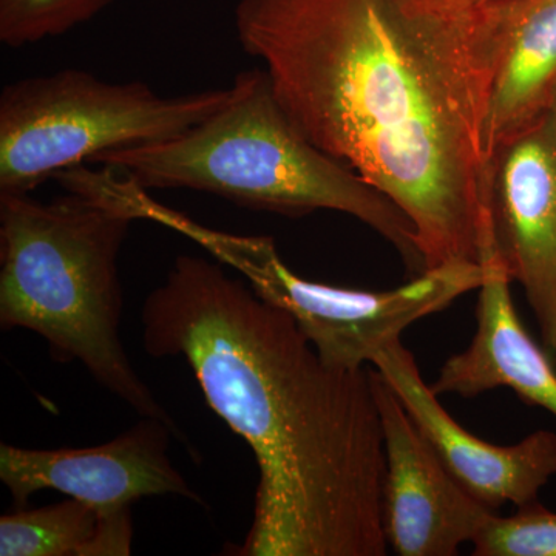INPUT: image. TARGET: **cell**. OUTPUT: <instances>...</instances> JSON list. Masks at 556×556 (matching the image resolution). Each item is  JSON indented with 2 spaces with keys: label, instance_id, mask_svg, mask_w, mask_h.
<instances>
[{
  "label": "cell",
  "instance_id": "cell-1",
  "mask_svg": "<svg viewBox=\"0 0 556 556\" xmlns=\"http://www.w3.org/2000/svg\"><path fill=\"white\" fill-rule=\"evenodd\" d=\"M510 0H239L236 30L313 144L412 222L424 268L477 263Z\"/></svg>",
  "mask_w": 556,
  "mask_h": 556
},
{
  "label": "cell",
  "instance_id": "cell-2",
  "mask_svg": "<svg viewBox=\"0 0 556 556\" xmlns=\"http://www.w3.org/2000/svg\"><path fill=\"white\" fill-rule=\"evenodd\" d=\"M153 357H182L254 453L240 556H383L387 459L372 365L336 368L222 263L179 255L141 311Z\"/></svg>",
  "mask_w": 556,
  "mask_h": 556
},
{
  "label": "cell",
  "instance_id": "cell-3",
  "mask_svg": "<svg viewBox=\"0 0 556 556\" xmlns=\"http://www.w3.org/2000/svg\"><path fill=\"white\" fill-rule=\"evenodd\" d=\"M232 87L225 108L185 134L93 163L119 167L148 190H199L287 217L340 212L393 244L412 273L426 270L407 215L295 127L265 70L240 73Z\"/></svg>",
  "mask_w": 556,
  "mask_h": 556
},
{
  "label": "cell",
  "instance_id": "cell-4",
  "mask_svg": "<svg viewBox=\"0 0 556 556\" xmlns=\"http://www.w3.org/2000/svg\"><path fill=\"white\" fill-rule=\"evenodd\" d=\"M131 223L79 193H0V327L36 332L54 361L80 362L138 415L178 428L121 342L118 257Z\"/></svg>",
  "mask_w": 556,
  "mask_h": 556
},
{
  "label": "cell",
  "instance_id": "cell-5",
  "mask_svg": "<svg viewBox=\"0 0 556 556\" xmlns=\"http://www.w3.org/2000/svg\"><path fill=\"white\" fill-rule=\"evenodd\" d=\"M129 208L135 219H149L188 237L247 278L260 299L294 318L318 356L336 368L372 365L383 348L401 340L405 329L448 308L482 283V266L477 263L427 269L386 291L318 283L289 268L270 237L207 228L153 200L144 188L131 190Z\"/></svg>",
  "mask_w": 556,
  "mask_h": 556
},
{
  "label": "cell",
  "instance_id": "cell-6",
  "mask_svg": "<svg viewBox=\"0 0 556 556\" xmlns=\"http://www.w3.org/2000/svg\"><path fill=\"white\" fill-rule=\"evenodd\" d=\"M232 94L166 98L139 80L105 83L75 68L16 80L0 94V193H30L104 153L178 137Z\"/></svg>",
  "mask_w": 556,
  "mask_h": 556
},
{
  "label": "cell",
  "instance_id": "cell-7",
  "mask_svg": "<svg viewBox=\"0 0 556 556\" xmlns=\"http://www.w3.org/2000/svg\"><path fill=\"white\" fill-rule=\"evenodd\" d=\"M489 215L496 255L556 358V123L548 113L493 152Z\"/></svg>",
  "mask_w": 556,
  "mask_h": 556
},
{
  "label": "cell",
  "instance_id": "cell-8",
  "mask_svg": "<svg viewBox=\"0 0 556 556\" xmlns=\"http://www.w3.org/2000/svg\"><path fill=\"white\" fill-rule=\"evenodd\" d=\"M172 437L192 450L179 428L149 416L98 447L33 450L3 442L0 479L17 508L27 506L40 490H56L83 501L101 517L130 510L131 504L153 495H178L201 503L172 464Z\"/></svg>",
  "mask_w": 556,
  "mask_h": 556
},
{
  "label": "cell",
  "instance_id": "cell-9",
  "mask_svg": "<svg viewBox=\"0 0 556 556\" xmlns=\"http://www.w3.org/2000/svg\"><path fill=\"white\" fill-rule=\"evenodd\" d=\"M375 387L386 439L388 548L399 556H455L463 544L473 543L495 510L450 473L378 369Z\"/></svg>",
  "mask_w": 556,
  "mask_h": 556
},
{
  "label": "cell",
  "instance_id": "cell-10",
  "mask_svg": "<svg viewBox=\"0 0 556 556\" xmlns=\"http://www.w3.org/2000/svg\"><path fill=\"white\" fill-rule=\"evenodd\" d=\"M372 367L393 388L450 473L484 506L496 511L506 504L518 508L540 501L541 490L556 475L554 431L538 430L514 445L475 437L439 402L402 340L383 348Z\"/></svg>",
  "mask_w": 556,
  "mask_h": 556
},
{
  "label": "cell",
  "instance_id": "cell-11",
  "mask_svg": "<svg viewBox=\"0 0 556 556\" xmlns=\"http://www.w3.org/2000/svg\"><path fill=\"white\" fill-rule=\"evenodd\" d=\"M482 283L478 289L477 331L470 345L442 365L434 393L477 397L507 388L522 402L556 417V369L551 354L522 325L511 299L506 268L493 240L481 249Z\"/></svg>",
  "mask_w": 556,
  "mask_h": 556
},
{
  "label": "cell",
  "instance_id": "cell-12",
  "mask_svg": "<svg viewBox=\"0 0 556 556\" xmlns=\"http://www.w3.org/2000/svg\"><path fill=\"white\" fill-rule=\"evenodd\" d=\"M556 89V0H510L486 110V159L546 115Z\"/></svg>",
  "mask_w": 556,
  "mask_h": 556
},
{
  "label": "cell",
  "instance_id": "cell-13",
  "mask_svg": "<svg viewBox=\"0 0 556 556\" xmlns=\"http://www.w3.org/2000/svg\"><path fill=\"white\" fill-rule=\"evenodd\" d=\"M97 508L73 500L0 518V556H93Z\"/></svg>",
  "mask_w": 556,
  "mask_h": 556
},
{
  "label": "cell",
  "instance_id": "cell-14",
  "mask_svg": "<svg viewBox=\"0 0 556 556\" xmlns=\"http://www.w3.org/2000/svg\"><path fill=\"white\" fill-rule=\"evenodd\" d=\"M115 0H0V42L11 49L64 35Z\"/></svg>",
  "mask_w": 556,
  "mask_h": 556
},
{
  "label": "cell",
  "instance_id": "cell-15",
  "mask_svg": "<svg viewBox=\"0 0 556 556\" xmlns=\"http://www.w3.org/2000/svg\"><path fill=\"white\" fill-rule=\"evenodd\" d=\"M475 556H556V511L540 501L511 517L492 514L475 538Z\"/></svg>",
  "mask_w": 556,
  "mask_h": 556
},
{
  "label": "cell",
  "instance_id": "cell-16",
  "mask_svg": "<svg viewBox=\"0 0 556 556\" xmlns=\"http://www.w3.org/2000/svg\"><path fill=\"white\" fill-rule=\"evenodd\" d=\"M547 113L552 116V118L555 119L556 123V89L554 91V97H552L551 105H548Z\"/></svg>",
  "mask_w": 556,
  "mask_h": 556
},
{
  "label": "cell",
  "instance_id": "cell-17",
  "mask_svg": "<svg viewBox=\"0 0 556 556\" xmlns=\"http://www.w3.org/2000/svg\"><path fill=\"white\" fill-rule=\"evenodd\" d=\"M466 2H477V0H466Z\"/></svg>",
  "mask_w": 556,
  "mask_h": 556
}]
</instances>
